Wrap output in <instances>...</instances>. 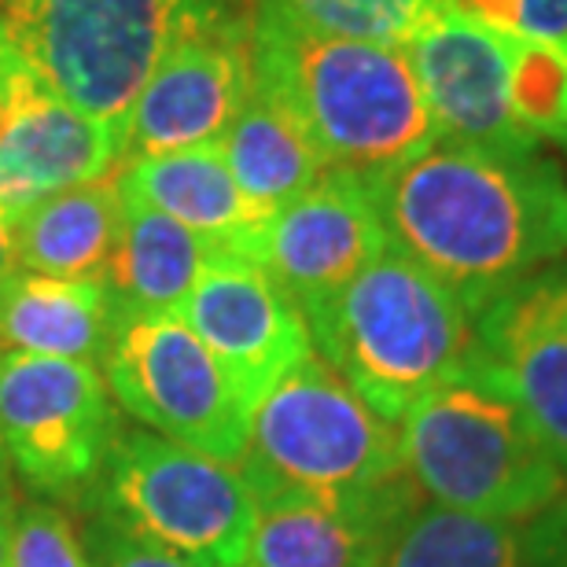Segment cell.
<instances>
[{"label": "cell", "mask_w": 567, "mask_h": 567, "mask_svg": "<svg viewBox=\"0 0 567 567\" xmlns=\"http://www.w3.org/2000/svg\"><path fill=\"white\" fill-rule=\"evenodd\" d=\"M247 93L251 19L214 16L188 22L122 118V166L133 158L218 144Z\"/></svg>", "instance_id": "obj_10"}, {"label": "cell", "mask_w": 567, "mask_h": 567, "mask_svg": "<svg viewBox=\"0 0 567 567\" xmlns=\"http://www.w3.org/2000/svg\"><path fill=\"white\" fill-rule=\"evenodd\" d=\"M255 0H0V49L44 93L93 118L130 115L177 33Z\"/></svg>", "instance_id": "obj_6"}, {"label": "cell", "mask_w": 567, "mask_h": 567, "mask_svg": "<svg viewBox=\"0 0 567 567\" xmlns=\"http://www.w3.org/2000/svg\"><path fill=\"white\" fill-rule=\"evenodd\" d=\"M399 431L405 472L431 505L527 524L567 494L560 468L483 354L431 388Z\"/></svg>", "instance_id": "obj_5"}, {"label": "cell", "mask_w": 567, "mask_h": 567, "mask_svg": "<svg viewBox=\"0 0 567 567\" xmlns=\"http://www.w3.org/2000/svg\"><path fill=\"white\" fill-rule=\"evenodd\" d=\"M0 66H16V63H11V55H8L4 49H0Z\"/></svg>", "instance_id": "obj_33"}, {"label": "cell", "mask_w": 567, "mask_h": 567, "mask_svg": "<svg viewBox=\"0 0 567 567\" xmlns=\"http://www.w3.org/2000/svg\"><path fill=\"white\" fill-rule=\"evenodd\" d=\"M100 372L144 431L240 468L255 410L177 313L115 317Z\"/></svg>", "instance_id": "obj_8"}, {"label": "cell", "mask_w": 567, "mask_h": 567, "mask_svg": "<svg viewBox=\"0 0 567 567\" xmlns=\"http://www.w3.org/2000/svg\"><path fill=\"white\" fill-rule=\"evenodd\" d=\"M244 567H380L394 530L413 508L332 505L306 494L255 502Z\"/></svg>", "instance_id": "obj_16"}, {"label": "cell", "mask_w": 567, "mask_h": 567, "mask_svg": "<svg viewBox=\"0 0 567 567\" xmlns=\"http://www.w3.org/2000/svg\"><path fill=\"white\" fill-rule=\"evenodd\" d=\"M107 527L203 567H244L255 494L240 468L185 450L155 431L126 427L96 475Z\"/></svg>", "instance_id": "obj_7"}, {"label": "cell", "mask_w": 567, "mask_h": 567, "mask_svg": "<svg viewBox=\"0 0 567 567\" xmlns=\"http://www.w3.org/2000/svg\"><path fill=\"white\" fill-rule=\"evenodd\" d=\"M19 66H0V137L8 133V122H11V93H8V78L16 74Z\"/></svg>", "instance_id": "obj_31"}, {"label": "cell", "mask_w": 567, "mask_h": 567, "mask_svg": "<svg viewBox=\"0 0 567 567\" xmlns=\"http://www.w3.org/2000/svg\"><path fill=\"white\" fill-rule=\"evenodd\" d=\"M96 567H203V564H192L177 553H166L152 546L144 538H133V535H122V530L107 527L104 542H100V564Z\"/></svg>", "instance_id": "obj_26"}, {"label": "cell", "mask_w": 567, "mask_h": 567, "mask_svg": "<svg viewBox=\"0 0 567 567\" xmlns=\"http://www.w3.org/2000/svg\"><path fill=\"white\" fill-rule=\"evenodd\" d=\"M240 475L255 502L306 494L332 505H421V491L405 472L399 424L372 413L317 354L302 358L255 405Z\"/></svg>", "instance_id": "obj_4"}, {"label": "cell", "mask_w": 567, "mask_h": 567, "mask_svg": "<svg viewBox=\"0 0 567 567\" xmlns=\"http://www.w3.org/2000/svg\"><path fill=\"white\" fill-rule=\"evenodd\" d=\"M118 192L181 221L218 251H236L244 258L269 221V214L236 185L218 144L133 158L118 169Z\"/></svg>", "instance_id": "obj_17"}, {"label": "cell", "mask_w": 567, "mask_h": 567, "mask_svg": "<svg viewBox=\"0 0 567 567\" xmlns=\"http://www.w3.org/2000/svg\"><path fill=\"white\" fill-rule=\"evenodd\" d=\"M388 244L442 280L472 317L567 255V185L535 155L435 141L369 181Z\"/></svg>", "instance_id": "obj_1"}, {"label": "cell", "mask_w": 567, "mask_h": 567, "mask_svg": "<svg viewBox=\"0 0 567 567\" xmlns=\"http://www.w3.org/2000/svg\"><path fill=\"white\" fill-rule=\"evenodd\" d=\"M8 567H93L74 519L55 505L19 502L11 516Z\"/></svg>", "instance_id": "obj_25"}, {"label": "cell", "mask_w": 567, "mask_h": 567, "mask_svg": "<svg viewBox=\"0 0 567 567\" xmlns=\"http://www.w3.org/2000/svg\"><path fill=\"white\" fill-rule=\"evenodd\" d=\"M405 52L442 141L516 155L542 152L513 111L508 44L502 33L442 8Z\"/></svg>", "instance_id": "obj_13"}, {"label": "cell", "mask_w": 567, "mask_h": 567, "mask_svg": "<svg viewBox=\"0 0 567 567\" xmlns=\"http://www.w3.org/2000/svg\"><path fill=\"white\" fill-rule=\"evenodd\" d=\"M115 328L100 280L19 274L0 288V350L41 358L96 361Z\"/></svg>", "instance_id": "obj_20"}, {"label": "cell", "mask_w": 567, "mask_h": 567, "mask_svg": "<svg viewBox=\"0 0 567 567\" xmlns=\"http://www.w3.org/2000/svg\"><path fill=\"white\" fill-rule=\"evenodd\" d=\"M115 435V399L93 361L0 350V439L27 486L49 497L82 494Z\"/></svg>", "instance_id": "obj_9"}, {"label": "cell", "mask_w": 567, "mask_h": 567, "mask_svg": "<svg viewBox=\"0 0 567 567\" xmlns=\"http://www.w3.org/2000/svg\"><path fill=\"white\" fill-rule=\"evenodd\" d=\"M383 251L388 233L369 185L328 169L299 199L269 214L247 258L262 266L299 310H310Z\"/></svg>", "instance_id": "obj_12"}, {"label": "cell", "mask_w": 567, "mask_h": 567, "mask_svg": "<svg viewBox=\"0 0 567 567\" xmlns=\"http://www.w3.org/2000/svg\"><path fill=\"white\" fill-rule=\"evenodd\" d=\"M513 38L567 41V0H513Z\"/></svg>", "instance_id": "obj_27"}, {"label": "cell", "mask_w": 567, "mask_h": 567, "mask_svg": "<svg viewBox=\"0 0 567 567\" xmlns=\"http://www.w3.org/2000/svg\"><path fill=\"white\" fill-rule=\"evenodd\" d=\"M0 497H8V502H19L16 483H11V461H8L4 439H0Z\"/></svg>", "instance_id": "obj_32"}, {"label": "cell", "mask_w": 567, "mask_h": 567, "mask_svg": "<svg viewBox=\"0 0 567 567\" xmlns=\"http://www.w3.org/2000/svg\"><path fill=\"white\" fill-rule=\"evenodd\" d=\"M177 317L218 358L251 410L274 383L313 354L299 306L262 266L236 251L214 247Z\"/></svg>", "instance_id": "obj_11"}, {"label": "cell", "mask_w": 567, "mask_h": 567, "mask_svg": "<svg viewBox=\"0 0 567 567\" xmlns=\"http://www.w3.org/2000/svg\"><path fill=\"white\" fill-rule=\"evenodd\" d=\"M255 11H269L324 38L410 49V41L442 11V0H255Z\"/></svg>", "instance_id": "obj_23"}, {"label": "cell", "mask_w": 567, "mask_h": 567, "mask_svg": "<svg viewBox=\"0 0 567 567\" xmlns=\"http://www.w3.org/2000/svg\"><path fill=\"white\" fill-rule=\"evenodd\" d=\"M483 361L567 480V269H542L475 317Z\"/></svg>", "instance_id": "obj_14"}, {"label": "cell", "mask_w": 567, "mask_h": 567, "mask_svg": "<svg viewBox=\"0 0 567 567\" xmlns=\"http://www.w3.org/2000/svg\"><path fill=\"white\" fill-rule=\"evenodd\" d=\"M214 247L147 203L122 196V229L104 288L115 317L177 313Z\"/></svg>", "instance_id": "obj_19"}, {"label": "cell", "mask_w": 567, "mask_h": 567, "mask_svg": "<svg viewBox=\"0 0 567 567\" xmlns=\"http://www.w3.org/2000/svg\"><path fill=\"white\" fill-rule=\"evenodd\" d=\"M218 152L233 169L236 185L266 214L299 199L306 188L328 174L324 158L306 137V130L284 111L274 96L251 85L244 107L221 133Z\"/></svg>", "instance_id": "obj_22"}, {"label": "cell", "mask_w": 567, "mask_h": 567, "mask_svg": "<svg viewBox=\"0 0 567 567\" xmlns=\"http://www.w3.org/2000/svg\"><path fill=\"white\" fill-rule=\"evenodd\" d=\"M251 85L306 130L332 174L377 181L439 141L410 52L251 19Z\"/></svg>", "instance_id": "obj_2"}, {"label": "cell", "mask_w": 567, "mask_h": 567, "mask_svg": "<svg viewBox=\"0 0 567 567\" xmlns=\"http://www.w3.org/2000/svg\"><path fill=\"white\" fill-rule=\"evenodd\" d=\"M19 502L0 497V567H8V538H11V516H16Z\"/></svg>", "instance_id": "obj_30"}, {"label": "cell", "mask_w": 567, "mask_h": 567, "mask_svg": "<svg viewBox=\"0 0 567 567\" xmlns=\"http://www.w3.org/2000/svg\"><path fill=\"white\" fill-rule=\"evenodd\" d=\"M8 229L22 274L104 284L122 229L118 174L44 196Z\"/></svg>", "instance_id": "obj_18"}, {"label": "cell", "mask_w": 567, "mask_h": 567, "mask_svg": "<svg viewBox=\"0 0 567 567\" xmlns=\"http://www.w3.org/2000/svg\"><path fill=\"white\" fill-rule=\"evenodd\" d=\"M11 122L0 137V218L19 221L33 203L122 169V126L93 118L16 71Z\"/></svg>", "instance_id": "obj_15"}, {"label": "cell", "mask_w": 567, "mask_h": 567, "mask_svg": "<svg viewBox=\"0 0 567 567\" xmlns=\"http://www.w3.org/2000/svg\"><path fill=\"white\" fill-rule=\"evenodd\" d=\"M513 111L538 144L567 147V41L546 44L527 38H505Z\"/></svg>", "instance_id": "obj_24"}, {"label": "cell", "mask_w": 567, "mask_h": 567, "mask_svg": "<svg viewBox=\"0 0 567 567\" xmlns=\"http://www.w3.org/2000/svg\"><path fill=\"white\" fill-rule=\"evenodd\" d=\"M302 317L313 354L391 424L483 354L468 306L391 244Z\"/></svg>", "instance_id": "obj_3"}, {"label": "cell", "mask_w": 567, "mask_h": 567, "mask_svg": "<svg viewBox=\"0 0 567 567\" xmlns=\"http://www.w3.org/2000/svg\"><path fill=\"white\" fill-rule=\"evenodd\" d=\"M538 524H542V530H546V546H549L553 567H567V494L538 516Z\"/></svg>", "instance_id": "obj_28"}, {"label": "cell", "mask_w": 567, "mask_h": 567, "mask_svg": "<svg viewBox=\"0 0 567 567\" xmlns=\"http://www.w3.org/2000/svg\"><path fill=\"white\" fill-rule=\"evenodd\" d=\"M380 567H553L538 516L527 524L416 505L394 530Z\"/></svg>", "instance_id": "obj_21"}, {"label": "cell", "mask_w": 567, "mask_h": 567, "mask_svg": "<svg viewBox=\"0 0 567 567\" xmlns=\"http://www.w3.org/2000/svg\"><path fill=\"white\" fill-rule=\"evenodd\" d=\"M19 274V266H16V255H11V229H8V221L0 218V288Z\"/></svg>", "instance_id": "obj_29"}]
</instances>
